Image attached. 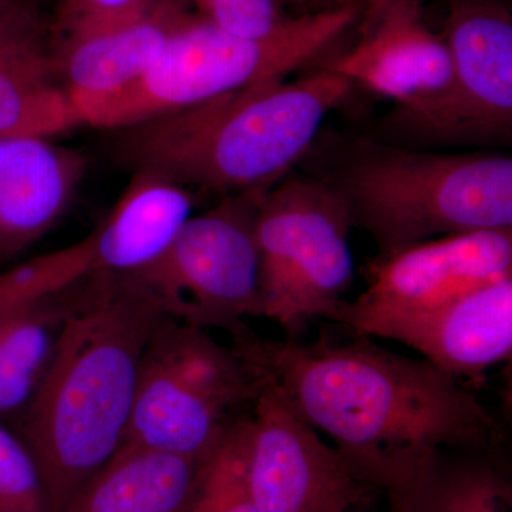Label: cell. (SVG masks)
Returning <instances> with one entry per match:
<instances>
[{
	"mask_svg": "<svg viewBox=\"0 0 512 512\" xmlns=\"http://www.w3.org/2000/svg\"><path fill=\"white\" fill-rule=\"evenodd\" d=\"M318 177L338 192L353 228L372 237L380 258L447 235L512 229V158L505 154L359 137Z\"/></svg>",
	"mask_w": 512,
	"mask_h": 512,
	"instance_id": "obj_4",
	"label": "cell"
},
{
	"mask_svg": "<svg viewBox=\"0 0 512 512\" xmlns=\"http://www.w3.org/2000/svg\"><path fill=\"white\" fill-rule=\"evenodd\" d=\"M370 336L403 343L456 379L483 375L511 357L512 276L413 318L384 323Z\"/></svg>",
	"mask_w": 512,
	"mask_h": 512,
	"instance_id": "obj_15",
	"label": "cell"
},
{
	"mask_svg": "<svg viewBox=\"0 0 512 512\" xmlns=\"http://www.w3.org/2000/svg\"><path fill=\"white\" fill-rule=\"evenodd\" d=\"M447 92L426 109L389 114L384 140L400 146H508L512 140V16L504 0H447Z\"/></svg>",
	"mask_w": 512,
	"mask_h": 512,
	"instance_id": "obj_9",
	"label": "cell"
},
{
	"mask_svg": "<svg viewBox=\"0 0 512 512\" xmlns=\"http://www.w3.org/2000/svg\"><path fill=\"white\" fill-rule=\"evenodd\" d=\"M205 460L121 444L62 512H183Z\"/></svg>",
	"mask_w": 512,
	"mask_h": 512,
	"instance_id": "obj_18",
	"label": "cell"
},
{
	"mask_svg": "<svg viewBox=\"0 0 512 512\" xmlns=\"http://www.w3.org/2000/svg\"><path fill=\"white\" fill-rule=\"evenodd\" d=\"M266 191L225 195L191 215L153 262L124 278L167 318L237 335L245 318H259L255 222Z\"/></svg>",
	"mask_w": 512,
	"mask_h": 512,
	"instance_id": "obj_8",
	"label": "cell"
},
{
	"mask_svg": "<svg viewBox=\"0 0 512 512\" xmlns=\"http://www.w3.org/2000/svg\"><path fill=\"white\" fill-rule=\"evenodd\" d=\"M390 512H508L510 481L478 457L436 453L386 491Z\"/></svg>",
	"mask_w": 512,
	"mask_h": 512,
	"instance_id": "obj_19",
	"label": "cell"
},
{
	"mask_svg": "<svg viewBox=\"0 0 512 512\" xmlns=\"http://www.w3.org/2000/svg\"><path fill=\"white\" fill-rule=\"evenodd\" d=\"M355 86L325 67L227 93L120 128L114 157L131 174L225 195L269 190L312 153L332 111Z\"/></svg>",
	"mask_w": 512,
	"mask_h": 512,
	"instance_id": "obj_3",
	"label": "cell"
},
{
	"mask_svg": "<svg viewBox=\"0 0 512 512\" xmlns=\"http://www.w3.org/2000/svg\"><path fill=\"white\" fill-rule=\"evenodd\" d=\"M52 16H36L0 36V137L50 138L84 126L53 69Z\"/></svg>",
	"mask_w": 512,
	"mask_h": 512,
	"instance_id": "obj_17",
	"label": "cell"
},
{
	"mask_svg": "<svg viewBox=\"0 0 512 512\" xmlns=\"http://www.w3.org/2000/svg\"><path fill=\"white\" fill-rule=\"evenodd\" d=\"M360 9L362 0H349L322 12L292 16L284 28L262 40L228 35L192 12L136 83L84 111V126L120 130L311 70L348 40Z\"/></svg>",
	"mask_w": 512,
	"mask_h": 512,
	"instance_id": "obj_5",
	"label": "cell"
},
{
	"mask_svg": "<svg viewBox=\"0 0 512 512\" xmlns=\"http://www.w3.org/2000/svg\"><path fill=\"white\" fill-rule=\"evenodd\" d=\"M77 285L0 316V417L25 412L35 396Z\"/></svg>",
	"mask_w": 512,
	"mask_h": 512,
	"instance_id": "obj_20",
	"label": "cell"
},
{
	"mask_svg": "<svg viewBox=\"0 0 512 512\" xmlns=\"http://www.w3.org/2000/svg\"><path fill=\"white\" fill-rule=\"evenodd\" d=\"M366 276V291L355 302H343L333 320L370 338L377 326L413 318L512 276V229L447 235L376 256Z\"/></svg>",
	"mask_w": 512,
	"mask_h": 512,
	"instance_id": "obj_11",
	"label": "cell"
},
{
	"mask_svg": "<svg viewBox=\"0 0 512 512\" xmlns=\"http://www.w3.org/2000/svg\"><path fill=\"white\" fill-rule=\"evenodd\" d=\"M190 5L205 22L241 39H268L292 18L276 0H190Z\"/></svg>",
	"mask_w": 512,
	"mask_h": 512,
	"instance_id": "obj_23",
	"label": "cell"
},
{
	"mask_svg": "<svg viewBox=\"0 0 512 512\" xmlns=\"http://www.w3.org/2000/svg\"><path fill=\"white\" fill-rule=\"evenodd\" d=\"M359 338L305 345L244 329L234 345L373 490L403 483L433 454L487 447L494 419L456 377Z\"/></svg>",
	"mask_w": 512,
	"mask_h": 512,
	"instance_id": "obj_1",
	"label": "cell"
},
{
	"mask_svg": "<svg viewBox=\"0 0 512 512\" xmlns=\"http://www.w3.org/2000/svg\"><path fill=\"white\" fill-rule=\"evenodd\" d=\"M251 421H235L202 464L183 512H258L248 485Z\"/></svg>",
	"mask_w": 512,
	"mask_h": 512,
	"instance_id": "obj_21",
	"label": "cell"
},
{
	"mask_svg": "<svg viewBox=\"0 0 512 512\" xmlns=\"http://www.w3.org/2000/svg\"><path fill=\"white\" fill-rule=\"evenodd\" d=\"M348 208L318 175H291L269 188L255 222L259 318L296 339L311 320H333L352 285Z\"/></svg>",
	"mask_w": 512,
	"mask_h": 512,
	"instance_id": "obj_7",
	"label": "cell"
},
{
	"mask_svg": "<svg viewBox=\"0 0 512 512\" xmlns=\"http://www.w3.org/2000/svg\"><path fill=\"white\" fill-rule=\"evenodd\" d=\"M86 158L49 138L0 137V259L32 247L69 210Z\"/></svg>",
	"mask_w": 512,
	"mask_h": 512,
	"instance_id": "obj_16",
	"label": "cell"
},
{
	"mask_svg": "<svg viewBox=\"0 0 512 512\" xmlns=\"http://www.w3.org/2000/svg\"><path fill=\"white\" fill-rule=\"evenodd\" d=\"M165 318L123 275L77 285L19 436L39 468L49 512H62L126 439L141 359Z\"/></svg>",
	"mask_w": 512,
	"mask_h": 512,
	"instance_id": "obj_2",
	"label": "cell"
},
{
	"mask_svg": "<svg viewBox=\"0 0 512 512\" xmlns=\"http://www.w3.org/2000/svg\"><path fill=\"white\" fill-rule=\"evenodd\" d=\"M276 2L286 13H289L288 9H291V16H299L336 8L349 0H276Z\"/></svg>",
	"mask_w": 512,
	"mask_h": 512,
	"instance_id": "obj_26",
	"label": "cell"
},
{
	"mask_svg": "<svg viewBox=\"0 0 512 512\" xmlns=\"http://www.w3.org/2000/svg\"><path fill=\"white\" fill-rule=\"evenodd\" d=\"M0 512H49L35 458L19 436L0 423Z\"/></svg>",
	"mask_w": 512,
	"mask_h": 512,
	"instance_id": "obj_22",
	"label": "cell"
},
{
	"mask_svg": "<svg viewBox=\"0 0 512 512\" xmlns=\"http://www.w3.org/2000/svg\"><path fill=\"white\" fill-rule=\"evenodd\" d=\"M158 0H57L50 33L69 35L133 15Z\"/></svg>",
	"mask_w": 512,
	"mask_h": 512,
	"instance_id": "obj_24",
	"label": "cell"
},
{
	"mask_svg": "<svg viewBox=\"0 0 512 512\" xmlns=\"http://www.w3.org/2000/svg\"><path fill=\"white\" fill-rule=\"evenodd\" d=\"M249 421L248 485L258 512H352L365 503L373 488L320 439L269 376Z\"/></svg>",
	"mask_w": 512,
	"mask_h": 512,
	"instance_id": "obj_12",
	"label": "cell"
},
{
	"mask_svg": "<svg viewBox=\"0 0 512 512\" xmlns=\"http://www.w3.org/2000/svg\"><path fill=\"white\" fill-rule=\"evenodd\" d=\"M191 13L190 0H158L104 25L52 36L53 69L82 119L89 107L136 83Z\"/></svg>",
	"mask_w": 512,
	"mask_h": 512,
	"instance_id": "obj_14",
	"label": "cell"
},
{
	"mask_svg": "<svg viewBox=\"0 0 512 512\" xmlns=\"http://www.w3.org/2000/svg\"><path fill=\"white\" fill-rule=\"evenodd\" d=\"M195 195L148 173L130 183L92 234L0 275V316L99 275H123L153 262L192 215Z\"/></svg>",
	"mask_w": 512,
	"mask_h": 512,
	"instance_id": "obj_10",
	"label": "cell"
},
{
	"mask_svg": "<svg viewBox=\"0 0 512 512\" xmlns=\"http://www.w3.org/2000/svg\"><path fill=\"white\" fill-rule=\"evenodd\" d=\"M262 384L237 346L165 318L144 350L123 444L207 458L237 421L234 410L254 403Z\"/></svg>",
	"mask_w": 512,
	"mask_h": 512,
	"instance_id": "obj_6",
	"label": "cell"
},
{
	"mask_svg": "<svg viewBox=\"0 0 512 512\" xmlns=\"http://www.w3.org/2000/svg\"><path fill=\"white\" fill-rule=\"evenodd\" d=\"M352 36L318 67L393 101L390 114L416 113L447 92L450 52L427 25L421 0H362Z\"/></svg>",
	"mask_w": 512,
	"mask_h": 512,
	"instance_id": "obj_13",
	"label": "cell"
},
{
	"mask_svg": "<svg viewBox=\"0 0 512 512\" xmlns=\"http://www.w3.org/2000/svg\"><path fill=\"white\" fill-rule=\"evenodd\" d=\"M49 2L50 0H0V36L26 20L50 15Z\"/></svg>",
	"mask_w": 512,
	"mask_h": 512,
	"instance_id": "obj_25",
	"label": "cell"
}]
</instances>
